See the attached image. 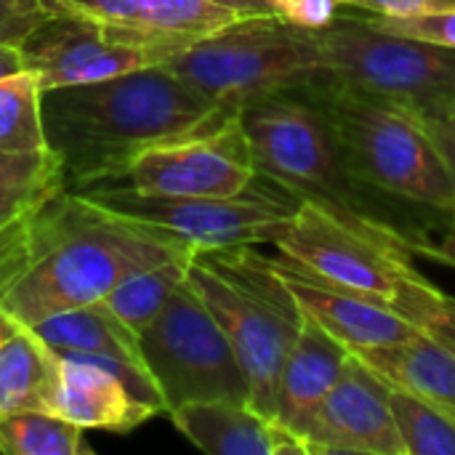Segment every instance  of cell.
<instances>
[{"label": "cell", "instance_id": "6da1fadb", "mask_svg": "<svg viewBox=\"0 0 455 455\" xmlns=\"http://www.w3.org/2000/svg\"><path fill=\"white\" fill-rule=\"evenodd\" d=\"M192 256L181 240L61 189L35 211L29 251L0 283V309L35 325L104 301L133 272Z\"/></svg>", "mask_w": 455, "mask_h": 455}, {"label": "cell", "instance_id": "7a4b0ae2", "mask_svg": "<svg viewBox=\"0 0 455 455\" xmlns=\"http://www.w3.org/2000/svg\"><path fill=\"white\" fill-rule=\"evenodd\" d=\"M168 64L43 91V125L67 189L117 179L144 149L232 117Z\"/></svg>", "mask_w": 455, "mask_h": 455}, {"label": "cell", "instance_id": "3957f363", "mask_svg": "<svg viewBox=\"0 0 455 455\" xmlns=\"http://www.w3.org/2000/svg\"><path fill=\"white\" fill-rule=\"evenodd\" d=\"M237 115L261 176L411 256L432 240L419 224L421 205L397 200L357 176L325 109L304 85L264 96Z\"/></svg>", "mask_w": 455, "mask_h": 455}, {"label": "cell", "instance_id": "277c9868", "mask_svg": "<svg viewBox=\"0 0 455 455\" xmlns=\"http://www.w3.org/2000/svg\"><path fill=\"white\" fill-rule=\"evenodd\" d=\"M187 280L232 341L251 384V405L275 421L283 365L304 325L277 259L256 245L195 251Z\"/></svg>", "mask_w": 455, "mask_h": 455}, {"label": "cell", "instance_id": "5b68a950", "mask_svg": "<svg viewBox=\"0 0 455 455\" xmlns=\"http://www.w3.org/2000/svg\"><path fill=\"white\" fill-rule=\"evenodd\" d=\"M304 88L325 109L349 165L363 181L397 200L453 213L451 168L413 115L352 88L333 72Z\"/></svg>", "mask_w": 455, "mask_h": 455}, {"label": "cell", "instance_id": "8992f818", "mask_svg": "<svg viewBox=\"0 0 455 455\" xmlns=\"http://www.w3.org/2000/svg\"><path fill=\"white\" fill-rule=\"evenodd\" d=\"M168 67L235 115L264 96L307 85L328 72L317 32L280 13L240 16L192 40Z\"/></svg>", "mask_w": 455, "mask_h": 455}, {"label": "cell", "instance_id": "52a82bcc", "mask_svg": "<svg viewBox=\"0 0 455 455\" xmlns=\"http://www.w3.org/2000/svg\"><path fill=\"white\" fill-rule=\"evenodd\" d=\"M328 72L416 117H455V51L379 27L368 13H339L317 29Z\"/></svg>", "mask_w": 455, "mask_h": 455}, {"label": "cell", "instance_id": "ba28073f", "mask_svg": "<svg viewBox=\"0 0 455 455\" xmlns=\"http://www.w3.org/2000/svg\"><path fill=\"white\" fill-rule=\"evenodd\" d=\"M75 192L101 208L165 232L192 251L269 243L304 203L299 195L261 173H256L245 192L229 197H163L120 184H96Z\"/></svg>", "mask_w": 455, "mask_h": 455}, {"label": "cell", "instance_id": "9c48e42d", "mask_svg": "<svg viewBox=\"0 0 455 455\" xmlns=\"http://www.w3.org/2000/svg\"><path fill=\"white\" fill-rule=\"evenodd\" d=\"M139 349L165 413L200 400L251 403L248 376L224 328L184 280L160 315L139 333Z\"/></svg>", "mask_w": 455, "mask_h": 455}, {"label": "cell", "instance_id": "30bf717a", "mask_svg": "<svg viewBox=\"0 0 455 455\" xmlns=\"http://www.w3.org/2000/svg\"><path fill=\"white\" fill-rule=\"evenodd\" d=\"M189 43L192 37L117 27L77 13H48L19 48L24 69L48 91L168 64Z\"/></svg>", "mask_w": 455, "mask_h": 455}, {"label": "cell", "instance_id": "8fae6325", "mask_svg": "<svg viewBox=\"0 0 455 455\" xmlns=\"http://www.w3.org/2000/svg\"><path fill=\"white\" fill-rule=\"evenodd\" d=\"M269 245L307 275L389 307L405 267H411L405 248L371 237L309 200L272 235Z\"/></svg>", "mask_w": 455, "mask_h": 455}, {"label": "cell", "instance_id": "7c38bea8", "mask_svg": "<svg viewBox=\"0 0 455 455\" xmlns=\"http://www.w3.org/2000/svg\"><path fill=\"white\" fill-rule=\"evenodd\" d=\"M256 173L240 115H232L219 125L144 149L107 184L163 197H229L245 192Z\"/></svg>", "mask_w": 455, "mask_h": 455}, {"label": "cell", "instance_id": "4fadbf2b", "mask_svg": "<svg viewBox=\"0 0 455 455\" xmlns=\"http://www.w3.org/2000/svg\"><path fill=\"white\" fill-rule=\"evenodd\" d=\"M299 440L307 455H408L387 384L352 352L341 379L315 408Z\"/></svg>", "mask_w": 455, "mask_h": 455}, {"label": "cell", "instance_id": "5bb4252c", "mask_svg": "<svg viewBox=\"0 0 455 455\" xmlns=\"http://www.w3.org/2000/svg\"><path fill=\"white\" fill-rule=\"evenodd\" d=\"M32 328L59 357L88 360L117 373L141 403L165 413L160 389L141 357L139 336L101 301L51 315Z\"/></svg>", "mask_w": 455, "mask_h": 455}, {"label": "cell", "instance_id": "9a60e30c", "mask_svg": "<svg viewBox=\"0 0 455 455\" xmlns=\"http://www.w3.org/2000/svg\"><path fill=\"white\" fill-rule=\"evenodd\" d=\"M301 312L341 341L352 355L381 349L411 339L419 328L395 312L387 301H376L347 288L328 285L285 259H277Z\"/></svg>", "mask_w": 455, "mask_h": 455}, {"label": "cell", "instance_id": "2e32d148", "mask_svg": "<svg viewBox=\"0 0 455 455\" xmlns=\"http://www.w3.org/2000/svg\"><path fill=\"white\" fill-rule=\"evenodd\" d=\"M173 427L211 455H307L301 440L243 400H200L168 413Z\"/></svg>", "mask_w": 455, "mask_h": 455}, {"label": "cell", "instance_id": "e0dca14e", "mask_svg": "<svg viewBox=\"0 0 455 455\" xmlns=\"http://www.w3.org/2000/svg\"><path fill=\"white\" fill-rule=\"evenodd\" d=\"M51 413L83 429L131 432L160 411L141 403L117 373L88 360L59 357V384Z\"/></svg>", "mask_w": 455, "mask_h": 455}, {"label": "cell", "instance_id": "ac0fdd59", "mask_svg": "<svg viewBox=\"0 0 455 455\" xmlns=\"http://www.w3.org/2000/svg\"><path fill=\"white\" fill-rule=\"evenodd\" d=\"M347 363L349 349L304 315L299 339L283 365L275 421L299 437L315 408L341 379Z\"/></svg>", "mask_w": 455, "mask_h": 455}, {"label": "cell", "instance_id": "d6986e66", "mask_svg": "<svg viewBox=\"0 0 455 455\" xmlns=\"http://www.w3.org/2000/svg\"><path fill=\"white\" fill-rule=\"evenodd\" d=\"M48 13H77L117 27L203 37L240 19L235 11L211 0H43Z\"/></svg>", "mask_w": 455, "mask_h": 455}, {"label": "cell", "instance_id": "ffe728a7", "mask_svg": "<svg viewBox=\"0 0 455 455\" xmlns=\"http://www.w3.org/2000/svg\"><path fill=\"white\" fill-rule=\"evenodd\" d=\"M59 384V355L32 325L0 309V419L19 411H48Z\"/></svg>", "mask_w": 455, "mask_h": 455}, {"label": "cell", "instance_id": "44dd1931", "mask_svg": "<svg viewBox=\"0 0 455 455\" xmlns=\"http://www.w3.org/2000/svg\"><path fill=\"white\" fill-rule=\"evenodd\" d=\"M384 384L405 389L455 421V355L424 331L411 339L355 355Z\"/></svg>", "mask_w": 455, "mask_h": 455}, {"label": "cell", "instance_id": "7402d4cb", "mask_svg": "<svg viewBox=\"0 0 455 455\" xmlns=\"http://www.w3.org/2000/svg\"><path fill=\"white\" fill-rule=\"evenodd\" d=\"M189 261L192 259H176L133 272L123 283H117L101 304L112 309L139 336L160 315L171 293L187 280Z\"/></svg>", "mask_w": 455, "mask_h": 455}, {"label": "cell", "instance_id": "603a6c76", "mask_svg": "<svg viewBox=\"0 0 455 455\" xmlns=\"http://www.w3.org/2000/svg\"><path fill=\"white\" fill-rule=\"evenodd\" d=\"M0 453L83 455L91 453V448L83 427L48 411H19L0 419Z\"/></svg>", "mask_w": 455, "mask_h": 455}, {"label": "cell", "instance_id": "cb8c5ba5", "mask_svg": "<svg viewBox=\"0 0 455 455\" xmlns=\"http://www.w3.org/2000/svg\"><path fill=\"white\" fill-rule=\"evenodd\" d=\"M48 149L43 125V88L32 72L0 80V152Z\"/></svg>", "mask_w": 455, "mask_h": 455}, {"label": "cell", "instance_id": "d4e9b609", "mask_svg": "<svg viewBox=\"0 0 455 455\" xmlns=\"http://www.w3.org/2000/svg\"><path fill=\"white\" fill-rule=\"evenodd\" d=\"M67 189L61 165L51 149L0 152V203L35 208Z\"/></svg>", "mask_w": 455, "mask_h": 455}, {"label": "cell", "instance_id": "484cf974", "mask_svg": "<svg viewBox=\"0 0 455 455\" xmlns=\"http://www.w3.org/2000/svg\"><path fill=\"white\" fill-rule=\"evenodd\" d=\"M392 309L455 355V299L437 291L413 264L400 277Z\"/></svg>", "mask_w": 455, "mask_h": 455}, {"label": "cell", "instance_id": "4316f807", "mask_svg": "<svg viewBox=\"0 0 455 455\" xmlns=\"http://www.w3.org/2000/svg\"><path fill=\"white\" fill-rule=\"evenodd\" d=\"M389 405L408 455H455V421L416 395L389 387Z\"/></svg>", "mask_w": 455, "mask_h": 455}, {"label": "cell", "instance_id": "83f0119b", "mask_svg": "<svg viewBox=\"0 0 455 455\" xmlns=\"http://www.w3.org/2000/svg\"><path fill=\"white\" fill-rule=\"evenodd\" d=\"M368 16L389 32L455 51V11L427 13V16H373V13Z\"/></svg>", "mask_w": 455, "mask_h": 455}, {"label": "cell", "instance_id": "f1b7e54d", "mask_svg": "<svg viewBox=\"0 0 455 455\" xmlns=\"http://www.w3.org/2000/svg\"><path fill=\"white\" fill-rule=\"evenodd\" d=\"M45 16L43 0H0V43L21 45Z\"/></svg>", "mask_w": 455, "mask_h": 455}, {"label": "cell", "instance_id": "f546056e", "mask_svg": "<svg viewBox=\"0 0 455 455\" xmlns=\"http://www.w3.org/2000/svg\"><path fill=\"white\" fill-rule=\"evenodd\" d=\"M277 13L296 27L304 29H323L341 13V0H275Z\"/></svg>", "mask_w": 455, "mask_h": 455}, {"label": "cell", "instance_id": "4dcf8cb0", "mask_svg": "<svg viewBox=\"0 0 455 455\" xmlns=\"http://www.w3.org/2000/svg\"><path fill=\"white\" fill-rule=\"evenodd\" d=\"M35 211L0 227V283L24 261V256L29 251V227H32Z\"/></svg>", "mask_w": 455, "mask_h": 455}, {"label": "cell", "instance_id": "1f68e13d", "mask_svg": "<svg viewBox=\"0 0 455 455\" xmlns=\"http://www.w3.org/2000/svg\"><path fill=\"white\" fill-rule=\"evenodd\" d=\"M341 3L373 16H427V13L455 11V0H341Z\"/></svg>", "mask_w": 455, "mask_h": 455}, {"label": "cell", "instance_id": "d6a6232c", "mask_svg": "<svg viewBox=\"0 0 455 455\" xmlns=\"http://www.w3.org/2000/svg\"><path fill=\"white\" fill-rule=\"evenodd\" d=\"M411 115V112H408ZM416 117V115H413ZM421 125H424V131L432 136V141L437 144V149H440V155H443V160L448 163V168H451V176H453V184H455V120H435V117H416Z\"/></svg>", "mask_w": 455, "mask_h": 455}, {"label": "cell", "instance_id": "836d02e7", "mask_svg": "<svg viewBox=\"0 0 455 455\" xmlns=\"http://www.w3.org/2000/svg\"><path fill=\"white\" fill-rule=\"evenodd\" d=\"M416 256L432 259V261H437V264H445V267H453L455 269V211L451 213V224H448V229L443 232V237H440L437 243H435V240L424 243V245L419 248Z\"/></svg>", "mask_w": 455, "mask_h": 455}, {"label": "cell", "instance_id": "e575fe53", "mask_svg": "<svg viewBox=\"0 0 455 455\" xmlns=\"http://www.w3.org/2000/svg\"><path fill=\"white\" fill-rule=\"evenodd\" d=\"M216 5H224L235 11L237 16H264V13H277L275 0H211Z\"/></svg>", "mask_w": 455, "mask_h": 455}, {"label": "cell", "instance_id": "d590c367", "mask_svg": "<svg viewBox=\"0 0 455 455\" xmlns=\"http://www.w3.org/2000/svg\"><path fill=\"white\" fill-rule=\"evenodd\" d=\"M24 72V56L19 45H5L0 43V80Z\"/></svg>", "mask_w": 455, "mask_h": 455}, {"label": "cell", "instance_id": "8d00e7d4", "mask_svg": "<svg viewBox=\"0 0 455 455\" xmlns=\"http://www.w3.org/2000/svg\"><path fill=\"white\" fill-rule=\"evenodd\" d=\"M35 208H40V205H35ZM35 208H24V205H3V203H0V227H3V224H8V221H13V219H19V216H24V213H29V211H35Z\"/></svg>", "mask_w": 455, "mask_h": 455}, {"label": "cell", "instance_id": "74e56055", "mask_svg": "<svg viewBox=\"0 0 455 455\" xmlns=\"http://www.w3.org/2000/svg\"><path fill=\"white\" fill-rule=\"evenodd\" d=\"M453 120H455V117H453Z\"/></svg>", "mask_w": 455, "mask_h": 455}]
</instances>
